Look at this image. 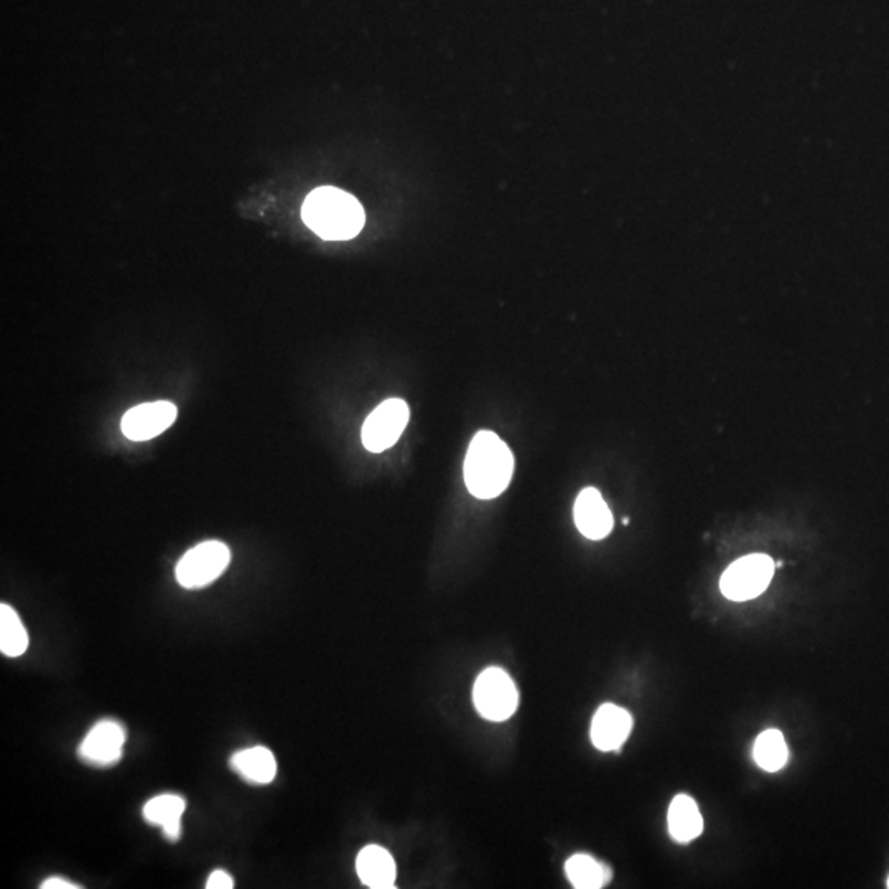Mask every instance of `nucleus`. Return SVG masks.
<instances>
[{"mask_svg":"<svg viewBox=\"0 0 889 889\" xmlns=\"http://www.w3.org/2000/svg\"><path fill=\"white\" fill-rule=\"evenodd\" d=\"M565 871L576 889H600L612 880V870L590 855H573L565 864Z\"/></svg>","mask_w":889,"mask_h":889,"instance_id":"nucleus-15","label":"nucleus"},{"mask_svg":"<svg viewBox=\"0 0 889 889\" xmlns=\"http://www.w3.org/2000/svg\"><path fill=\"white\" fill-rule=\"evenodd\" d=\"M127 733L123 724L114 720H103L91 728L78 748V756L91 766H114L123 760Z\"/></svg>","mask_w":889,"mask_h":889,"instance_id":"nucleus-7","label":"nucleus"},{"mask_svg":"<svg viewBox=\"0 0 889 889\" xmlns=\"http://www.w3.org/2000/svg\"><path fill=\"white\" fill-rule=\"evenodd\" d=\"M356 871H358L359 880L368 888H394V858L385 848L378 847V845H368L362 848L356 860Z\"/></svg>","mask_w":889,"mask_h":889,"instance_id":"nucleus-11","label":"nucleus"},{"mask_svg":"<svg viewBox=\"0 0 889 889\" xmlns=\"http://www.w3.org/2000/svg\"><path fill=\"white\" fill-rule=\"evenodd\" d=\"M754 761L761 770L776 773L786 766L790 748L780 730H768L758 737L753 751Z\"/></svg>","mask_w":889,"mask_h":889,"instance_id":"nucleus-16","label":"nucleus"},{"mask_svg":"<svg viewBox=\"0 0 889 889\" xmlns=\"http://www.w3.org/2000/svg\"><path fill=\"white\" fill-rule=\"evenodd\" d=\"M78 885L72 883V881L63 880V878H49V880L43 881L42 889H78Z\"/></svg>","mask_w":889,"mask_h":889,"instance_id":"nucleus-19","label":"nucleus"},{"mask_svg":"<svg viewBox=\"0 0 889 889\" xmlns=\"http://www.w3.org/2000/svg\"><path fill=\"white\" fill-rule=\"evenodd\" d=\"M231 562V550L220 540H207L188 550L177 563V582L183 589L198 590L211 585L223 575Z\"/></svg>","mask_w":889,"mask_h":889,"instance_id":"nucleus-3","label":"nucleus"},{"mask_svg":"<svg viewBox=\"0 0 889 889\" xmlns=\"http://www.w3.org/2000/svg\"><path fill=\"white\" fill-rule=\"evenodd\" d=\"M576 528L592 540H602L612 532L613 515L599 489L585 488L573 508Z\"/></svg>","mask_w":889,"mask_h":889,"instance_id":"nucleus-9","label":"nucleus"},{"mask_svg":"<svg viewBox=\"0 0 889 889\" xmlns=\"http://www.w3.org/2000/svg\"><path fill=\"white\" fill-rule=\"evenodd\" d=\"M475 707L489 721H505L518 709L519 694L515 682L505 670L486 669L479 674L473 690Z\"/></svg>","mask_w":889,"mask_h":889,"instance_id":"nucleus-5","label":"nucleus"},{"mask_svg":"<svg viewBox=\"0 0 889 889\" xmlns=\"http://www.w3.org/2000/svg\"><path fill=\"white\" fill-rule=\"evenodd\" d=\"M633 730V717L622 707L605 703L593 717L592 741L600 751H618Z\"/></svg>","mask_w":889,"mask_h":889,"instance_id":"nucleus-10","label":"nucleus"},{"mask_svg":"<svg viewBox=\"0 0 889 889\" xmlns=\"http://www.w3.org/2000/svg\"><path fill=\"white\" fill-rule=\"evenodd\" d=\"M230 766L241 780L256 786L272 783L277 774L274 754L264 747L237 751L231 756Z\"/></svg>","mask_w":889,"mask_h":889,"instance_id":"nucleus-12","label":"nucleus"},{"mask_svg":"<svg viewBox=\"0 0 889 889\" xmlns=\"http://www.w3.org/2000/svg\"><path fill=\"white\" fill-rule=\"evenodd\" d=\"M776 563L763 553L743 557L724 570L720 580V589L728 600L748 602L756 599L773 580Z\"/></svg>","mask_w":889,"mask_h":889,"instance_id":"nucleus-4","label":"nucleus"},{"mask_svg":"<svg viewBox=\"0 0 889 889\" xmlns=\"http://www.w3.org/2000/svg\"><path fill=\"white\" fill-rule=\"evenodd\" d=\"M888 888H889V878H888Z\"/></svg>","mask_w":889,"mask_h":889,"instance_id":"nucleus-20","label":"nucleus"},{"mask_svg":"<svg viewBox=\"0 0 889 889\" xmlns=\"http://www.w3.org/2000/svg\"><path fill=\"white\" fill-rule=\"evenodd\" d=\"M515 456L495 432H478L465 459V483L475 498H498L511 483Z\"/></svg>","mask_w":889,"mask_h":889,"instance_id":"nucleus-1","label":"nucleus"},{"mask_svg":"<svg viewBox=\"0 0 889 889\" xmlns=\"http://www.w3.org/2000/svg\"><path fill=\"white\" fill-rule=\"evenodd\" d=\"M409 417L411 411L402 399H389L382 402L362 425V445L372 453L391 448L404 434Z\"/></svg>","mask_w":889,"mask_h":889,"instance_id":"nucleus-6","label":"nucleus"},{"mask_svg":"<svg viewBox=\"0 0 889 889\" xmlns=\"http://www.w3.org/2000/svg\"><path fill=\"white\" fill-rule=\"evenodd\" d=\"M177 415L178 409L172 402H147L127 411L120 428L129 441H152L176 424Z\"/></svg>","mask_w":889,"mask_h":889,"instance_id":"nucleus-8","label":"nucleus"},{"mask_svg":"<svg viewBox=\"0 0 889 889\" xmlns=\"http://www.w3.org/2000/svg\"><path fill=\"white\" fill-rule=\"evenodd\" d=\"M305 224L328 241H347L364 226V210L359 201L338 188H317L301 208Z\"/></svg>","mask_w":889,"mask_h":889,"instance_id":"nucleus-2","label":"nucleus"},{"mask_svg":"<svg viewBox=\"0 0 889 889\" xmlns=\"http://www.w3.org/2000/svg\"><path fill=\"white\" fill-rule=\"evenodd\" d=\"M208 889H233L234 888V880L230 874L223 870L213 871L208 878L207 883Z\"/></svg>","mask_w":889,"mask_h":889,"instance_id":"nucleus-18","label":"nucleus"},{"mask_svg":"<svg viewBox=\"0 0 889 889\" xmlns=\"http://www.w3.org/2000/svg\"><path fill=\"white\" fill-rule=\"evenodd\" d=\"M669 834L679 844L696 840L703 830V818L699 805L692 797L680 794L669 807Z\"/></svg>","mask_w":889,"mask_h":889,"instance_id":"nucleus-14","label":"nucleus"},{"mask_svg":"<svg viewBox=\"0 0 889 889\" xmlns=\"http://www.w3.org/2000/svg\"><path fill=\"white\" fill-rule=\"evenodd\" d=\"M29 647V633L12 606L0 605V650L7 657H20Z\"/></svg>","mask_w":889,"mask_h":889,"instance_id":"nucleus-17","label":"nucleus"},{"mask_svg":"<svg viewBox=\"0 0 889 889\" xmlns=\"http://www.w3.org/2000/svg\"><path fill=\"white\" fill-rule=\"evenodd\" d=\"M187 802L177 794H162L144 805V818L150 825L162 828L163 837L169 842H178L181 837V815Z\"/></svg>","mask_w":889,"mask_h":889,"instance_id":"nucleus-13","label":"nucleus"}]
</instances>
